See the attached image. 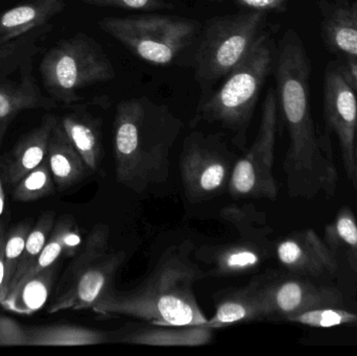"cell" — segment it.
<instances>
[{
  "mask_svg": "<svg viewBox=\"0 0 357 356\" xmlns=\"http://www.w3.org/2000/svg\"><path fill=\"white\" fill-rule=\"evenodd\" d=\"M4 205H6V194H4L3 184H2V180L0 178V217L3 212Z\"/></svg>",
  "mask_w": 357,
  "mask_h": 356,
  "instance_id": "8d00e7d4",
  "label": "cell"
},
{
  "mask_svg": "<svg viewBox=\"0 0 357 356\" xmlns=\"http://www.w3.org/2000/svg\"><path fill=\"white\" fill-rule=\"evenodd\" d=\"M54 224H56V215L54 211H48V212L43 213L38 219L36 225L31 228L29 235H27L24 251H23L22 256L19 261L16 273H15L10 288H8V292L19 284L23 276L31 269V265H33L36 259L38 258L40 253L45 247L50 233L54 229Z\"/></svg>",
  "mask_w": 357,
  "mask_h": 356,
  "instance_id": "484cf974",
  "label": "cell"
},
{
  "mask_svg": "<svg viewBox=\"0 0 357 356\" xmlns=\"http://www.w3.org/2000/svg\"><path fill=\"white\" fill-rule=\"evenodd\" d=\"M275 255V242L270 238L239 235L235 242L195 249L197 263L205 265L206 277H233L257 271Z\"/></svg>",
  "mask_w": 357,
  "mask_h": 356,
  "instance_id": "4fadbf2b",
  "label": "cell"
},
{
  "mask_svg": "<svg viewBox=\"0 0 357 356\" xmlns=\"http://www.w3.org/2000/svg\"><path fill=\"white\" fill-rule=\"evenodd\" d=\"M89 6L100 8H116L123 10H157L169 8V6L163 0H79Z\"/></svg>",
  "mask_w": 357,
  "mask_h": 356,
  "instance_id": "4dcf8cb0",
  "label": "cell"
},
{
  "mask_svg": "<svg viewBox=\"0 0 357 356\" xmlns=\"http://www.w3.org/2000/svg\"><path fill=\"white\" fill-rule=\"evenodd\" d=\"M324 116L327 129L339 140L348 180L354 171L357 130V94L339 65H329L324 81Z\"/></svg>",
  "mask_w": 357,
  "mask_h": 356,
  "instance_id": "7c38bea8",
  "label": "cell"
},
{
  "mask_svg": "<svg viewBox=\"0 0 357 356\" xmlns=\"http://www.w3.org/2000/svg\"><path fill=\"white\" fill-rule=\"evenodd\" d=\"M274 63V45L268 33H260L243 60L229 72L222 87L199 104L191 125L215 123L234 134L243 150L260 92Z\"/></svg>",
  "mask_w": 357,
  "mask_h": 356,
  "instance_id": "277c9868",
  "label": "cell"
},
{
  "mask_svg": "<svg viewBox=\"0 0 357 356\" xmlns=\"http://www.w3.org/2000/svg\"><path fill=\"white\" fill-rule=\"evenodd\" d=\"M339 67L357 94V59L346 56L343 64L339 65Z\"/></svg>",
  "mask_w": 357,
  "mask_h": 356,
  "instance_id": "e575fe53",
  "label": "cell"
},
{
  "mask_svg": "<svg viewBox=\"0 0 357 356\" xmlns=\"http://www.w3.org/2000/svg\"><path fill=\"white\" fill-rule=\"evenodd\" d=\"M54 182L47 158L16 184L13 198L17 202H33L54 194Z\"/></svg>",
  "mask_w": 357,
  "mask_h": 356,
  "instance_id": "f1b7e54d",
  "label": "cell"
},
{
  "mask_svg": "<svg viewBox=\"0 0 357 356\" xmlns=\"http://www.w3.org/2000/svg\"><path fill=\"white\" fill-rule=\"evenodd\" d=\"M56 106V100L42 95L31 77V68L18 81L0 82V121L12 119L21 111Z\"/></svg>",
  "mask_w": 357,
  "mask_h": 356,
  "instance_id": "603a6c76",
  "label": "cell"
},
{
  "mask_svg": "<svg viewBox=\"0 0 357 356\" xmlns=\"http://www.w3.org/2000/svg\"><path fill=\"white\" fill-rule=\"evenodd\" d=\"M324 240L335 255L341 254L354 273H357V219L350 207L337 211L333 222L325 227Z\"/></svg>",
  "mask_w": 357,
  "mask_h": 356,
  "instance_id": "d4e9b609",
  "label": "cell"
},
{
  "mask_svg": "<svg viewBox=\"0 0 357 356\" xmlns=\"http://www.w3.org/2000/svg\"><path fill=\"white\" fill-rule=\"evenodd\" d=\"M108 226L98 224L92 228L61 279L48 314L92 309L114 286L115 276L127 254L125 251L110 250Z\"/></svg>",
  "mask_w": 357,
  "mask_h": 356,
  "instance_id": "5b68a950",
  "label": "cell"
},
{
  "mask_svg": "<svg viewBox=\"0 0 357 356\" xmlns=\"http://www.w3.org/2000/svg\"><path fill=\"white\" fill-rule=\"evenodd\" d=\"M237 158L220 134L191 132L183 142L180 156L181 180L187 200L197 204L227 192Z\"/></svg>",
  "mask_w": 357,
  "mask_h": 356,
  "instance_id": "9c48e42d",
  "label": "cell"
},
{
  "mask_svg": "<svg viewBox=\"0 0 357 356\" xmlns=\"http://www.w3.org/2000/svg\"><path fill=\"white\" fill-rule=\"evenodd\" d=\"M59 118L45 115L41 125L31 130L13 148L4 165V177L16 185L29 171L39 167L47 156L48 144L52 129Z\"/></svg>",
  "mask_w": 357,
  "mask_h": 356,
  "instance_id": "ac0fdd59",
  "label": "cell"
},
{
  "mask_svg": "<svg viewBox=\"0 0 357 356\" xmlns=\"http://www.w3.org/2000/svg\"><path fill=\"white\" fill-rule=\"evenodd\" d=\"M266 13L249 10L214 17L202 25L195 54V79L202 87L224 79L261 33Z\"/></svg>",
  "mask_w": 357,
  "mask_h": 356,
  "instance_id": "ba28073f",
  "label": "cell"
},
{
  "mask_svg": "<svg viewBox=\"0 0 357 356\" xmlns=\"http://www.w3.org/2000/svg\"><path fill=\"white\" fill-rule=\"evenodd\" d=\"M29 346H88L104 344L111 340L104 330L71 325L54 324L27 330Z\"/></svg>",
  "mask_w": 357,
  "mask_h": 356,
  "instance_id": "cb8c5ba5",
  "label": "cell"
},
{
  "mask_svg": "<svg viewBox=\"0 0 357 356\" xmlns=\"http://www.w3.org/2000/svg\"><path fill=\"white\" fill-rule=\"evenodd\" d=\"M44 87L52 100L75 104L79 90L114 79L115 69L102 46L85 33L56 44L40 65Z\"/></svg>",
  "mask_w": 357,
  "mask_h": 356,
  "instance_id": "52a82bcc",
  "label": "cell"
},
{
  "mask_svg": "<svg viewBox=\"0 0 357 356\" xmlns=\"http://www.w3.org/2000/svg\"><path fill=\"white\" fill-rule=\"evenodd\" d=\"M352 185L354 186V188L357 190V130H356V144H354V176H352V179L350 180Z\"/></svg>",
  "mask_w": 357,
  "mask_h": 356,
  "instance_id": "d590c367",
  "label": "cell"
},
{
  "mask_svg": "<svg viewBox=\"0 0 357 356\" xmlns=\"http://www.w3.org/2000/svg\"><path fill=\"white\" fill-rule=\"evenodd\" d=\"M264 320H271V314L264 299V274H260L247 286L220 293L215 314L204 325L218 330Z\"/></svg>",
  "mask_w": 357,
  "mask_h": 356,
  "instance_id": "9a60e30c",
  "label": "cell"
},
{
  "mask_svg": "<svg viewBox=\"0 0 357 356\" xmlns=\"http://www.w3.org/2000/svg\"><path fill=\"white\" fill-rule=\"evenodd\" d=\"M213 328L204 325H151L121 330L117 336L128 344L157 347H197L209 344L213 339Z\"/></svg>",
  "mask_w": 357,
  "mask_h": 356,
  "instance_id": "2e32d148",
  "label": "cell"
},
{
  "mask_svg": "<svg viewBox=\"0 0 357 356\" xmlns=\"http://www.w3.org/2000/svg\"><path fill=\"white\" fill-rule=\"evenodd\" d=\"M10 119H6V121H0V146H1L2 140H3L4 134H6V130H8V123Z\"/></svg>",
  "mask_w": 357,
  "mask_h": 356,
  "instance_id": "74e56055",
  "label": "cell"
},
{
  "mask_svg": "<svg viewBox=\"0 0 357 356\" xmlns=\"http://www.w3.org/2000/svg\"><path fill=\"white\" fill-rule=\"evenodd\" d=\"M6 230L3 224L0 222V303L4 300L8 295V286L6 278Z\"/></svg>",
  "mask_w": 357,
  "mask_h": 356,
  "instance_id": "836d02e7",
  "label": "cell"
},
{
  "mask_svg": "<svg viewBox=\"0 0 357 356\" xmlns=\"http://www.w3.org/2000/svg\"><path fill=\"white\" fill-rule=\"evenodd\" d=\"M264 294L271 320H282L310 309L339 307L344 296L337 288L319 286L302 276L264 273Z\"/></svg>",
  "mask_w": 357,
  "mask_h": 356,
  "instance_id": "8fae6325",
  "label": "cell"
},
{
  "mask_svg": "<svg viewBox=\"0 0 357 356\" xmlns=\"http://www.w3.org/2000/svg\"><path fill=\"white\" fill-rule=\"evenodd\" d=\"M46 158L54 184L60 189L79 183L92 173L63 129L60 119L52 129Z\"/></svg>",
  "mask_w": 357,
  "mask_h": 356,
  "instance_id": "d6986e66",
  "label": "cell"
},
{
  "mask_svg": "<svg viewBox=\"0 0 357 356\" xmlns=\"http://www.w3.org/2000/svg\"><path fill=\"white\" fill-rule=\"evenodd\" d=\"M64 8L63 0H29L10 8L0 16V46L47 24Z\"/></svg>",
  "mask_w": 357,
  "mask_h": 356,
  "instance_id": "ffe728a7",
  "label": "cell"
},
{
  "mask_svg": "<svg viewBox=\"0 0 357 356\" xmlns=\"http://www.w3.org/2000/svg\"><path fill=\"white\" fill-rule=\"evenodd\" d=\"M98 26L138 58L162 66L197 42L202 29L195 19L157 14L108 17Z\"/></svg>",
  "mask_w": 357,
  "mask_h": 356,
  "instance_id": "8992f818",
  "label": "cell"
},
{
  "mask_svg": "<svg viewBox=\"0 0 357 356\" xmlns=\"http://www.w3.org/2000/svg\"><path fill=\"white\" fill-rule=\"evenodd\" d=\"M275 256L285 271L302 277L333 276L339 270L337 255L312 228L275 242Z\"/></svg>",
  "mask_w": 357,
  "mask_h": 356,
  "instance_id": "5bb4252c",
  "label": "cell"
},
{
  "mask_svg": "<svg viewBox=\"0 0 357 356\" xmlns=\"http://www.w3.org/2000/svg\"><path fill=\"white\" fill-rule=\"evenodd\" d=\"M322 36L329 49L357 59V6L339 2L325 12Z\"/></svg>",
  "mask_w": 357,
  "mask_h": 356,
  "instance_id": "7402d4cb",
  "label": "cell"
},
{
  "mask_svg": "<svg viewBox=\"0 0 357 356\" xmlns=\"http://www.w3.org/2000/svg\"><path fill=\"white\" fill-rule=\"evenodd\" d=\"M58 265L23 278L0 303L2 309L18 315L31 316L47 302L56 281Z\"/></svg>",
  "mask_w": 357,
  "mask_h": 356,
  "instance_id": "44dd1931",
  "label": "cell"
},
{
  "mask_svg": "<svg viewBox=\"0 0 357 356\" xmlns=\"http://www.w3.org/2000/svg\"><path fill=\"white\" fill-rule=\"evenodd\" d=\"M31 229V225L27 222H23L13 228L8 235L6 236L4 253H6V278L8 293L10 282L16 273L19 261H20L23 251H24L25 242H26L27 235Z\"/></svg>",
  "mask_w": 357,
  "mask_h": 356,
  "instance_id": "f546056e",
  "label": "cell"
},
{
  "mask_svg": "<svg viewBox=\"0 0 357 356\" xmlns=\"http://www.w3.org/2000/svg\"><path fill=\"white\" fill-rule=\"evenodd\" d=\"M183 125L169 107L146 96L119 102L113 123L117 182L137 194L167 182Z\"/></svg>",
  "mask_w": 357,
  "mask_h": 356,
  "instance_id": "3957f363",
  "label": "cell"
},
{
  "mask_svg": "<svg viewBox=\"0 0 357 356\" xmlns=\"http://www.w3.org/2000/svg\"><path fill=\"white\" fill-rule=\"evenodd\" d=\"M195 251L189 240L169 247L140 286L130 292L111 286L92 311L136 318L151 325L205 324L208 319L197 303L195 286L206 275L192 256Z\"/></svg>",
  "mask_w": 357,
  "mask_h": 356,
  "instance_id": "7a4b0ae2",
  "label": "cell"
},
{
  "mask_svg": "<svg viewBox=\"0 0 357 356\" xmlns=\"http://www.w3.org/2000/svg\"><path fill=\"white\" fill-rule=\"evenodd\" d=\"M220 217L233 226L239 235L270 238L273 229L268 225L266 213L254 205H231L220 211Z\"/></svg>",
  "mask_w": 357,
  "mask_h": 356,
  "instance_id": "83f0119b",
  "label": "cell"
},
{
  "mask_svg": "<svg viewBox=\"0 0 357 356\" xmlns=\"http://www.w3.org/2000/svg\"><path fill=\"white\" fill-rule=\"evenodd\" d=\"M277 100L289 134L283 161L287 192L294 199L333 198L339 175L328 134L317 130L310 108V58L300 36L285 31L276 59Z\"/></svg>",
  "mask_w": 357,
  "mask_h": 356,
  "instance_id": "6da1fadb",
  "label": "cell"
},
{
  "mask_svg": "<svg viewBox=\"0 0 357 356\" xmlns=\"http://www.w3.org/2000/svg\"><path fill=\"white\" fill-rule=\"evenodd\" d=\"M0 346H29V334L18 322L0 316Z\"/></svg>",
  "mask_w": 357,
  "mask_h": 356,
  "instance_id": "1f68e13d",
  "label": "cell"
},
{
  "mask_svg": "<svg viewBox=\"0 0 357 356\" xmlns=\"http://www.w3.org/2000/svg\"><path fill=\"white\" fill-rule=\"evenodd\" d=\"M278 129V100L268 89L262 106L257 136L237 158L229 182L228 194L235 200L266 199L275 201L279 188L274 176L275 146Z\"/></svg>",
  "mask_w": 357,
  "mask_h": 356,
  "instance_id": "30bf717a",
  "label": "cell"
},
{
  "mask_svg": "<svg viewBox=\"0 0 357 356\" xmlns=\"http://www.w3.org/2000/svg\"><path fill=\"white\" fill-rule=\"evenodd\" d=\"M287 323L312 328H357V307L348 309L343 305L310 309L285 320Z\"/></svg>",
  "mask_w": 357,
  "mask_h": 356,
  "instance_id": "4316f807",
  "label": "cell"
},
{
  "mask_svg": "<svg viewBox=\"0 0 357 356\" xmlns=\"http://www.w3.org/2000/svg\"><path fill=\"white\" fill-rule=\"evenodd\" d=\"M237 3L250 10H283L287 6V0H236Z\"/></svg>",
  "mask_w": 357,
  "mask_h": 356,
  "instance_id": "d6a6232c",
  "label": "cell"
},
{
  "mask_svg": "<svg viewBox=\"0 0 357 356\" xmlns=\"http://www.w3.org/2000/svg\"><path fill=\"white\" fill-rule=\"evenodd\" d=\"M60 123L92 173H102L106 154L102 119L87 111L79 110L64 115Z\"/></svg>",
  "mask_w": 357,
  "mask_h": 356,
  "instance_id": "e0dca14e",
  "label": "cell"
}]
</instances>
